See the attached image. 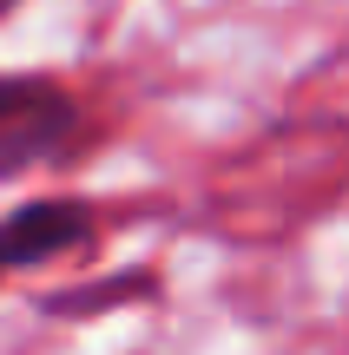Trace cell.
<instances>
[{
  "instance_id": "1",
  "label": "cell",
  "mask_w": 349,
  "mask_h": 355,
  "mask_svg": "<svg viewBox=\"0 0 349 355\" xmlns=\"http://www.w3.org/2000/svg\"><path fill=\"white\" fill-rule=\"evenodd\" d=\"M79 132H86V112L60 79L0 73V178L73 158Z\"/></svg>"
},
{
  "instance_id": "2",
  "label": "cell",
  "mask_w": 349,
  "mask_h": 355,
  "mask_svg": "<svg viewBox=\"0 0 349 355\" xmlns=\"http://www.w3.org/2000/svg\"><path fill=\"white\" fill-rule=\"evenodd\" d=\"M92 237V211L79 198H33L13 217H0V277L33 270L46 257H66Z\"/></svg>"
}]
</instances>
